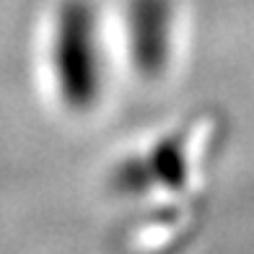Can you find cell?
Here are the masks:
<instances>
[{
    "label": "cell",
    "mask_w": 254,
    "mask_h": 254,
    "mask_svg": "<svg viewBox=\"0 0 254 254\" xmlns=\"http://www.w3.org/2000/svg\"><path fill=\"white\" fill-rule=\"evenodd\" d=\"M94 13L86 0H65L55 29V73L63 99L73 109L91 104L96 94Z\"/></svg>",
    "instance_id": "6da1fadb"
}]
</instances>
